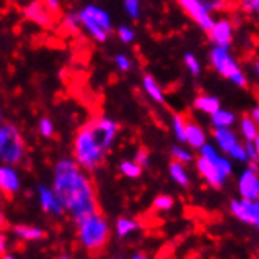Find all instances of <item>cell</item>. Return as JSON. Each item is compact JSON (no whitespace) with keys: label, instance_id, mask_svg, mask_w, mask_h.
<instances>
[{"label":"cell","instance_id":"obj_1","mask_svg":"<svg viewBox=\"0 0 259 259\" xmlns=\"http://www.w3.org/2000/svg\"><path fill=\"white\" fill-rule=\"evenodd\" d=\"M52 190L63 209L71 212L75 223L99 214L93 182L74 159L63 157L55 163Z\"/></svg>","mask_w":259,"mask_h":259},{"label":"cell","instance_id":"obj_2","mask_svg":"<svg viewBox=\"0 0 259 259\" xmlns=\"http://www.w3.org/2000/svg\"><path fill=\"white\" fill-rule=\"evenodd\" d=\"M195 163L200 176L212 189H222L234 171L233 160L220 152L214 143L209 142L198 149Z\"/></svg>","mask_w":259,"mask_h":259},{"label":"cell","instance_id":"obj_3","mask_svg":"<svg viewBox=\"0 0 259 259\" xmlns=\"http://www.w3.org/2000/svg\"><path fill=\"white\" fill-rule=\"evenodd\" d=\"M107 154L90 123L82 126L74 139V160L85 171H95L102 163L104 156Z\"/></svg>","mask_w":259,"mask_h":259},{"label":"cell","instance_id":"obj_4","mask_svg":"<svg viewBox=\"0 0 259 259\" xmlns=\"http://www.w3.org/2000/svg\"><path fill=\"white\" fill-rule=\"evenodd\" d=\"M77 225H79V239L85 250L93 257L99 256V253L104 251L110 237L107 220L101 214H95L82 220Z\"/></svg>","mask_w":259,"mask_h":259},{"label":"cell","instance_id":"obj_5","mask_svg":"<svg viewBox=\"0 0 259 259\" xmlns=\"http://www.w3.org/2000/svg\"><path fill=\"white\" fill-rule=\"evenodd\" d=\"M209 63L219 75L230 80L233 85L239 88L248 87V77L243 72L237 60L231 54V48H222V46H212L209 52Z\"/></svg>","mask_w":259,"mask_h":259},{"label":"cell","instance_id":"obj_6","mask_svg":"<svg viewBox=\"0 0 259 259\" xmlns=\"http://www.w3.org/2000/svg\"><path fill=\"white\" fill-rule=\"evenodd\" d=\"M24 154L25 146L19 129L11 123H4L0 126V162L14 166L22 162Z\"/></svg>","mask_w":259,"mask_h":259},{"label":"cell","instance_id":"obj_7","mask_svg":"<svg viewBox=\"0 0 259 259\" xmlns=\"http://www.w3.org/2000/svg\"><path fill=\"white\" fill-rule=\"evenodd\" d=\"M212 139H214V145L217 146V149L230 157L233 162L248 163L245 145H243L239 134L233 127L212 129Z\"/></svg>","mask_w":259,"mask_h":259},{"label":"cell","instance_id":"obj_8","mask_svg":"<svg viewBox=\"0 0 259 259\" xmlns=\"http://www.w3.org/2000/svg\"><path fill=\"white\" fill-rule=\"evenodd\" d=\"M179 7L204 32L214 24V11L209 0H178Z\"/></svg>","mask_w":259,"mask_h":259},{"label":"cell","instance_id":"obj_9","mask_svg":"<svg viewBox=\"0 0 259 259\" xmlns=\"http://www.w3.org/2000/svg\"><path fill=\"white\" fill-rule=\"evenodd\" d=\"M237 192L245 200H259V173L256 163H248L237 178Z\"/></svg>","mask_w":259,"mask_h":259},{"label":"cell","instance_id":"obj_10","mask_svg":"<svg viewBox=\"0 0 259 259\" xmlns=\"http://www.w3.org/2000/svg\"><path fill=\"white\" fill-rule=\"evenodd\" d=\"M231 214L242 223L259 228V200H245L239 198L230 203Z\"/></svg>","mask_w":259,"mask_h":259},{"label":"cell","instance_id":"obj_11","mask_svg":"<svg viewBox=\"0 0 259 259\" xmlns=\"http://www.w3.org/2000/svg\"><path fill=\"white\" fill-rule=\"evenodd\" d=\"M90 124L91 127H93L96 137H98V140L102 146V149L105 152H109L116 140V137H118V124H116V121L110 119V118H96V119H91L90 121Z\"/></svg>","mask_w":259,"mask_h":259},{"label":"cell","instance_id":"obj_12","mask_svg":"<svg viewBox=\"0 0 259 259\" xmlns=\"http://www.w3.org/2000/svg\"><path fill=\"white\" fill-rule=\"evenodd\" d=\"M207 36L212 42V46H222V48H231L234 39V25L231 19L228 18H219L214 19V24L207 30Z\"/></svg>","mask_w":259,"mask_h":259},{"label":"cell","instance_id":"obj_13","mask_svg":"<svg viewBox=\"0 0 259 259\" xmlns=\"http://www.w3.org/2000/svg\"><path fill=\"white\" fill-rule=\"evenodd\" d=\"M24 18L42 28H51L55 22V14L46 7L42 0H32L24 7Z\"/></svg>","mask_w":259,"mask_h":259},{"label":"cell","instance_id":"obj_14","mask_svg":"<svg viewBox=\"0 0 259 259\" xmlns=\"http://www.w3.org/2000/svg\"><path fill=\"white\" fill-rule=\"evenodd\" d=\"M21 189V179L18 171L11 165H0V192L4 196L11 198Z\"/></svg>","mask_w":259,"mask_h":259},{"label":"cell","instance_id":"obj_15","mask_svg":"<svg viewBox=\"0 0 259 259\" xmlns=\"http://www.w3.org/2000/svg\"><path fill=\"white\" fill-rule=\"evenodd\" d=\"M38 195H39V204L44 212H49V214H54V215H62L65 212L63 206L60 204L58 198L55 196L52 189L46 187V186H39Z\"/></svg>","mask_w":259,"mask_h":259},{"label":"cell","instance_id":"obj_16","mask_svg":"<svg viewBox=\"0 0 259 259\" xmlns=\"http://www.w3.org/2000/svg\"><path fill=\"white\" fill-rule=\"evenodd\" d=\"M204 143H207V134L204 129L195 123V121L187 119L186 121V145H189L190 149H200Z\"/></svg>","mask_w":259,"mask_h":259},{"label":"cell","instance_id":"obj_17","mask_svg":"<svg viewBox=\"0 0 259 259\" xmlns=\"http://www.w3.org/2000/svg\"><path fill=\"white\" fill-rule=\"evenodd\" d=\"M82 11L87 14L88 18L93 19L96 24H99L105 32H109L112 33L113 32V27H112V19L109 16V13L105 11L104 8L98 7V5H87L82 8Z\"/></svg>","mask_w":259,"mask_h":259},{"label":"cell","instance_id":"obj_18","mask_svg":"<svg viewBox=\"0 0 259 259\" xmlns=\"http://www.w3.org/2000/svg\"><path fill=\"white\" fill-rule=\"evenodd\" d=\"M193 107H195V110L210 116L212 113H215L222 107V102L214 95H200V96L195 98Z\"/></svg>","mask_w":259,"mask_h":259},{"label":"cell","instance_id":"obj_19","mask_svg":"<svg viewBox=\"0 0 259 259\" xmlns=\"http://www.w3.org/2000/svg\"><path fill=\"white\" fill-rule=\"evenodd\" d=\"M210 124L212 129H226V127H233L237 123V116L234 112L220 107L215 113H212L210 116Z\"/></svg>","mask_w":259,"mask_h":259},{"label":"cell","instance_id":"obj_20","mask_svg":"<svg viewBox=\"0 0 259 259\" xmlns=\"http://www.w3.org/2000/svg\"><path fill=\"white\" fill-rule=\"evenodd\" d=\"M79 19H80L82 27L87 28V32H88L91 36H93L96 41H99V42H105V41H107V38H109L110 33H109V32H105V30H104L99 24H96L91 18H88L82 10L79 11Z\"/></svg>","mask_w":259,"mask_h":259},{"label":"cell","instance_id":"obj_21","mask_svg":"<svg viewBox=\"0 0 259 259\" xmlns=\"http://www.w3.org/2000/svg\"><path fill=\"white\" fill-rule=\"evenodd\" d=\"M142 85H143V90L145 93L154 101L156 104H165V95L160 88V85L156 82V79L152 77L149 74H145L143 79H142Z\"/></svg>","mask_w":259,"mask_h":259},{"label":"cell","instance_id":"obj_22","mask_svg":"<svg viewBox=\"0 0 259 259\" xmlns=\"http://www.w3.org/2000/svg\"><path fill=\"white\" fill-rule=\"evenodd\" d=\"M237 123H239V134L243 139V142H254V139L259 134V126L248 115H243Z\"/></svg>","mask_w":259,"mask_h":259},{"label":"cell","instance_id":"obj_23","mask_svg":"<svg viewBox=\"0 0 259 259\" xmlns=\"http://www.w3.org/2000/svg\"><path fill=\"white\" fill-rule=\"evenodd\" d=\"M168 171H170V176L171 179L176 182L178 186L181 187H187L190 184V176L186 170L184 163H179L176 160H173L170 165H168Z\"/></svg>","mask_w":259,"mask_h":259},{"label":"cell","instance_id":"obj_24","mask_svg":"<svg viewBox=\"0 0 259 259\" xmlns=\"http://www.w3.org/2000/svg\"><path fill=\"white\" fill-rule=\"evenodd\" d=\"M13 231L22 240H39L46 237V233L42 230L35 226H28V225H16L13 228Z\"/></svg>","mask_w":259,"mask_h":259},{"label":"cell","instance_id":"obj_25","mask_svg":"<svg viewBox=\"0 0 259 259\" xmlns=\"http://www.w3.org/2000/svg\"><path fill=\"white\" fill-rule=\"evenodd\" d=\"M186 121L187 118L181 113H175L171 116V131L175 134V139L182 145H186Z\"/></svg>","mask_w":259,"mask_h":259},{"label":"cell","instance_id":"obj_26","mask_svg":"<svg viewBox=\"0 0 259 259\" xmlns=\"http://www.w3.org/2000/svg\"><path fill=\"white\" fill-rule=\"evenodd\" d=\"M116 234L119 237H126L127 234H131L132 231L139 230L140 228V222L139 220H132V219H127V217H121L116 220Z\"/></svg>","mask_w":259,"mask_h":259},{"label":"cell","instance_id":"obj_27","mask_svg":"<svg viewBox=\"0 0 259 259\" xmlns=\"http://www.w3.org/2000/svg\"><path fill=\"white\" fill-rule=\"evenodd\" d=\"M171 157L173 160L179 162V163H190L195 160V156L190 148L184 146V145H175L171 146Z\"/></svg>","mask_w":259,"mask_h":259},{"label":"cell","instance_id":"obj_28","mask_svg":"<svg viewBox=\"0 0 259 259\" xmlns=\"http://www.w3.org/2000/svg\"><path fill=\"white\" fill-rule=\"evenodd\" d=\"M119 171L123 173L126 178L137 179V178L142 176L143 168L135 160H123V162L119 163Z\"/></svg>","mask_w":259,"mask_h":259},{"label":"cell","instance_id":"obj_29","mask_svg":"<svg viewBox=\"0 0 259 259\" xmlns=\"http://www.w3.org/2000/svg\"><path fill=\"white\" fill-rule=\"evenodd\" d=\"M184 65L193 77H198V75L201 74V63H200V60L196 58L195 54H192V52L184 54Z\"/></svg>","mask_w":259,"mask_h":259},{"label":"cell","instance_id":"obj_30","mask_svg":"<svg viewBox=\"0 0 259 259\" xmlns=\"http://www.w3.org/2000/svg\"><path fill=\"white\" fill-rule=\"evenodd\" d=\"M173 204H175L173 198L168 195H159L154 198V201H152V207H154L156 210H160V212L170 210L173 207Z\"/></svg>","mask_w":259,"mask_h":259},{"label":"cell","instance_id":"obj_31","mask_svg":"<svg viewBox=\"0 0 259 259\" xmlns=\"http://www.w3.org/2000/svg\"><path fill=\"white\" fill-rule=\"evenodd\" d=\"M38 129H39V134L42 137H46V139H51V137L54 135V132H55V126L52 123V119L48 118V116H44V118L39 119Z\"/></svg>","mask_w":259,"mask_h":259},{"label":"cell","instance_id":"obj_32","mask_svg":"<svg viewBox=\"0 0 259 259\" xmlns=\"http://www.w3.org/2000/svg\"><path fill=\"white\" fill-rule=\"evenodd\" d=\"M123 5L131 19L137 21L140 18V0H124Z\"/></svg>","mask_w":259,"mask_h":259},{"label":"cell","instance_id":"obj_33","mask_svg":"<svg viewBox=\"0 0 259 259\" xmlns=\"http://www.w3.org/2000/svg\"><path fill=\"white\" fill-rule=\"evenodd\" d=\"M113 62H115V66L121 72H127L132 68V62H131V58L126 54H116L115 58H113Z\"/></svg>","mask_w":259,"mask_h":259},{"label":"cell","instance_id":"obj_34","mask_svg":"<svg viewBox=\"0 0 259 259\" xmlns=\"http://www.w3.org/2000/svg\"><path fill=\"white\" fill-rule=\"evenodd\" d=\"M116 33H118V38L123 41L124 44H131L135 39V32L131 27H127V25H119L116 28Z\"/></svg>","mask_w":259,"mask_h":259},{"label":"cell","instance_id":"obj_35","mask_svg":"<svg viewBox=\"0 0 259 259\" xmlns=\"http://www.w3.org/2000/svg\"><path fill=\"white\" fill-rule=\"evenodd\" d=\"M63 24L66 28H69L71 32H77L79 27L82 25L80 24V19H79V13H68L65 19H63Z\"/></svg>","mask_w":259,"mask_h":259},{"label":"cell","instance_id":"obj_36","mask_svg":"<svg viewBox=\"0 0 259 259\" xmlns=\"http://www.w3.org/2000/svg\"><path fill=\"white\" fill-rule=\"evenodd\" d=\"M240 8L248 14H259V0H239Z\"/></svg>","mask_w":259,"mask_h":259},{"label":"cell","instance_id":"obj_37","mask_svg":"<svg viewBox=\"0 0 259 259\" xmlns=\"http://www.w3.org/2000/svg\"><path fill=\"white\" fill-rule=\"evenodd\" d=\"M134 160L139 163L142 168H146V166L149 165V151L145 149V148H140L139 151L135 152V157Z\"/></svg>","mask_w":259,"mask_h":259},{"label":"cell","instance_id":"obj_38","mask_svg":"<svg viewBox=\"0 0 259 259\" xmlns=\"http://www.w3.org/2000/svg\"><path fill=\"white\" fill-rule=\"evenodd\" d=\"M245 145V151H247V157H248V163H254L256 162V148H254V143L253 142H243Z\"/></svg>","mask_w":259,"mask_h":259},{"label":"cell","instance_id":"obj_39","mask_svg":"<svg viewBox=\"0 0 259 259\" xmlns=\"http://www.w3.org/2000/svg\"><path fill=\"white\" fill-rule=\"evenodd\" d=\"M42 2L55 14V16L60 13V0H42Z\"/></svg>","mask_w":259,"mask_h":259},{"label":"cell","instance_id":"obj_40","mask_svg":"<svg viewBox=\"0 0 259 259\" xmlns=\"http://www.w3.org/2000/svg\"><path fill=\"white\" fill-rule=\"evenodd\" d=\"M8 250V242H7V236L0 231V256H5Z\"/></svg>","mask_w":259,"mask_h":259},{"label":"cell","instance_id":"obj_41","mask_svg":"<svg viewBox=\"0 0 259 259\" xmlns=\"http://www.w3.org/2000/svg\"><path fill=\"white\" fill-rule=\"evenodd\" d=\"M248 116H250V118H251V119L254 121V123H256V124L259 126V102H257V104L254 105V107H253V109L250 110Z\"/></svg>","mask_w":259,"mask_h":259},{"label":"cell","instance_id":"obj_42","mask_svg":"<svg viewBox=\"0 0 259 259\" xmlns=\"http://www.w3.org/2000/svg\"><path fill=\"white\" fill-rule=\"evenodd\" d=\"M8 228H10V225H8V222H7V219L4 215V212L0 210V231H5V230H8Z\"/></svg>","mask_w":259,"mask_h":259},{"label":"cell","instance_id":"obj_43","mask_svg":"<svg viewBox=\"0 0 259 259\" xmlns=\"http://www.w3.org/2000/svg\"><path fill=\"white\" fill-rule=\"evenodd\" d=\"M254 148H256V154H257V157H256V168H257V173H259V134H257V137L254 139Z\"/></svg>","mask_w":259,"mask_h":259},{"label":"cell","instance_id":"obj_44","mask_svg":"<svg viewBox=\"0 0 259 259\" xmlns=\"http://www.w3.org/2000/svg\"><path fill=\"white\" fill-rule=\"evenodd\" d=\"M253 69H254V75H256V79L259 80V58H256V60H254Z\"/></svg>","mask_w":259,"mask_h":259},{"label":"cell","instance_id":"obj_45","mask_svg":"<svg viewBox=\"0 0 259 259\" xmlns=\"http://www.w3.org/2000/svg\"><path fill=\"white\" fill-rule=\"evenodd\" d=\"M132 259H149V257L146 254H143V253H137V254L132 256Z\"/></svg>","mask_w":259,"mask_h":259},{"label":"cell","instance_id":"obj_46","mask_svg":"<svg viewBox=\"0 0 259 259\" xmlns=\"http://www.w3.org/2000/svg\"><path fill=\"white\" fill-rule=\"evenodd\" d=\"M2 259H16V257L11 256V254H5V256H2Z\"/></svg>","mask_w":259,"mask_h":259},{"label":"cell","instance_id":"obj_47","mask_svg":"<svg viewBox=\"0 0 259 259\" xmlns=\"http://www.w3.org/2000/svg\"><path fill=\"white\" fill-rule=\"evenodd\" d=\"M4 123V118H2V113H0V124Z\"/></svg>","mask_w":259,"mask_h":259},{"label":"cell","instance_id":"obj_48","mask_svg":"<svg viewBox=\"0 0 259 259\" xmlns=\"http://www.w3.org/2000/svg\"><path fill=\"white\" fill-rule=\"evenodd\" d=\"M257 25H259V14H257Z\"/></svg>","mask_w":259,"mask_h":259},{"label":"cell","instance_id":"obj_49","mask_svg":"<svg viewBox=\"0 0 259 259\" xmlns=\"http://www.w3.org/2000/svg\"><path fill=\"white\" fill-rule=\"evenodd\" d=\"M62 259H69V257H62Z\"/></svg>","mask_w":259,"mask_h":259},{"label":"cell","instance_id":"obj_50","mask_svg":"<svg viewBox=\"0 0 259 259\" xmlns=\"http://www.w3.org/2000/svg\"><path fill=\"white\" fill-rule=\"evenodd\" d=\"M0 210H2V206H0Z\"/></svg>","mask_w":259,"mask_h":259},{"label":"cell","instance_id":"obj_51","mask_svg":"<svg viewBox=\"0 0 259 259\" xmlns=\"http://www.w3.org/2000/svg\"><path fill=\"white\" fill-rule=\"evenodd\" d=\"M2 124H4V123H2ZM2 124H0V126H2Z\"/></svg>","mask_w":259,"mask_h":259},{"label":"cell","instance_id":"obj_52","mask_svg":"<svg viewBox=\"0 0 259 259\" xmlns=\"http://www.w3.org/2000/svg\"><path fill=\"white\" fill-rule=\"evenodd\" d=\"M257 230H259V228H257Z\"/></svg>","mask_w":259,"mask_h":259}]
</instances>
